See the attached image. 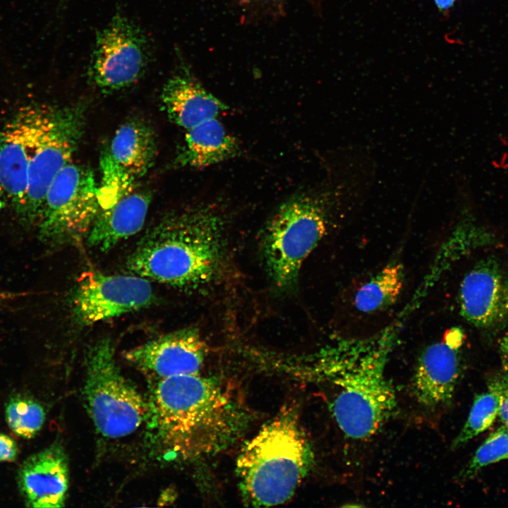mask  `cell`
<instances>
[{
  "label": "cell",
  "instance_id": "1",
  "mask_svg": "<svg viewBox=\"0 0 508 508\" xmlns=\"http://www.w3.org/2000/svg\"><path fill=\"white\" fill-rule=\"evenodd\" d=\"M398 327L394 323L370 338L340 339L311 356L313 373L337 389L330 409L347 437H373L397 411L396 393L386 368Z\"/></svg>",
  "mask_w": 508,
  "mask_h": 508
},
{
  "label": "cell",
  "instance_id": "2",
  "mask_svg": "<svg viewBox=\"0 0 508 508\" xmlns=\"http://www.w3.org/2000/svg\"><path fill=\"white\" fill-rule=\"evenodd\" d=\"M224 219L210 204L170 212L151 227L127 260L136 275L183 290L214 282L224 265Z\"/></svg>",
  "mask_w": 508,
  "mask_h": 508
},
{
  "label": "cell",
  "instance_id": "3",
  "mask_svg": "<svg viewBox=\"0 0 508 508\" xmlns=\"http://www.w3.org/2000/svg\"><path fill=\"white\" fill-rule=\"evenodd\" d=\"M152 428L181 457L218 452L238 435L243 413L218 382L197 375L158 380L149 401Z\"/></svg>",
  "mask_w": 508,
  "mask_h": 508
},
{
  "label": "cell",
  "instance_id": "4",
  "mask_svg": "<svg viewBox=\"0 0 508 508\" xmlns=\"http://www.w3.org/2000/svg\"><path fill=\"white\" fill-rule=\"evenodd\" d=\"M314 454L294 407H286L242 448L236 473L248 505L272 507L289 500L310 470Z\"/></svg>",
  "mask_w": 508,
  "mask_h": 508
},
{
  "label": "cell",
  "instance_id": "5",
  "mask_svg": "<svg viewBox=\"0 0 508 508\" xmlns=\"http://www.w3.org/2000/svg\"><path fill=\"white\" fill-rule=\"evenodd\" d=\"M328 196L301 193L284 202L266 228L264 255L274 285L281 291L297 282L304 260L325 236Z\"/></svg>",
  "mask_w": 508,
  "mask_h": 508
},
{
  "label": "cell",
  "instance_id": "6",
  "mask_svg": "<svg viewBox=\"0 0 508 508\" xmlns=\"http://www.w3.org/2000/svg\"><path fill=\"white\" fill-rule=\"evenodd\" d=\"M85 363L84 398L97 431L108 438L133 433L149 418V402L120 371L112 341L91 344Z\"/></svg>",
  "mask_w": 508,
  "mask_h": 508
},
{
  "label": "cell",
  "instance_id": "7",
  "mask_svg": "<svg viewBox=\"0 0 508 508\" xmlns=\"http://www.w3.org/2000/svg\"><path fill=\"white\" fill-rule=\"evenodd\" d=\"M85 126L84 107L45 106L32 150L25 203L20 219L37 225L47 191L59 172L71 162Z\"/></svg>",
  "mask_w": 508,
  "mask_h": 508
},
{
  "label": "cell",
  "instance_id": "8",
  "mask_svg": "<svg viewBox=\"0 0 508 508\" xmlns=\"http://www.w3.org/2000/svg\"><path fill=\"white\" fill-rule=\"evenodd\" d=\"M99 207V187L93 172L70 162L47 191L37 224L41 240L57 246L87 238Z\"/></svg>",
  "mask_w": 508,
  "mask_h": 508
},
{
  "label": "cell",
  "instance_id": "9",
  "mask_svg": "<svg viewBox=\"0 0 508 508\" xmlns=\"http://www.w3.org/2000/svg\"><path fill=\"white\" fill-rule=\"evenodd\" d=\"M150 60L147 37L118 11L97 33L87 66L88 79L103 92L121 90L140 79Z\"/></svg>",
  "mask_w": 508,
  "mask_h": 508
},
{
  "label": "cell",
  "instance_id": "10",
  "mask_svg": "<svg viewBox=\"0 0 508 508\" xmlns=\"http://www.w3.org/2000/svg\"><path fill=\"white\" fill-rule=\"evenodd\" d=\"M155 299L145 277L87 272L77 282L71 303L77 322L91 325L146 308Z\"/></svg>",
  "mask_w": 508,
  "mask_h": 508
},
{
  "label": "cell",
  "instance_id": "11",
  "mask_svg": "<svg viewBox=\"0 0 508 508\" xmlns=\"http://www.w3.org/2000/svg\"><path fill=\"white\" fill-rule=\"evenodd\" d=\"M45 105L21 108L0 131V184L20 218L25 203L30 161Z\"/></svg>",
  "mask_w": 508,
  "mask_h": 508
},
{
  "label": "cell",
  "instance_id": "12",
  "mask_svg": "<svg viewBox=\"0 0 508 508\" xmlns=\"http://www.w3.org/2000/svg\"><path fill=\"white\" fill-rule=\"evenodd\" d=\"M461 317L471 325L492 329L508 325V272L491 258L464 276L459 291Z\"/></svg>",
  "mask_w": 508,
  "mask_h": 508
},
{
  "label": "cell",
  "instance_id": "13",
  "mask_svg": "<svg viewBox=\"0 0 508 508\" xmlns=\"http://www.w3.org/2000/svg\"><path fill=\"white\" fill-rule=\"evenodd\" d=\"M206 356V344L192 327L168 333L124 354L140 371L158 380L198 374Z\"/></svg>",
  "mask_w": 508,
  "mask_h": 508
},
{
  "label": "cell",
  "instance_id": "14",
  "mask_svg": "<svg viewBox=\"0 0 508 508\" xmlns=\"http://www.w3.org/2000/svg\"><path fill=\"white\" fill-rule=\"evenodd\" d=\"M463 332L450 329L441 341L428 346L418 358L413 378L418 402L435 408L449 401L459 374V350Z\"/></svg>",
  "mask_w": 508,
  "mask_h": 508
},
{
  "label": "cell",
  "instance_id": "15",
  "mask_svg": "<svg viewBox=\"0 0 508 508\" xmlns=\"http://www.w3.org/2000/svg\"><path fill=\"white\" fill-rule=\"evenodd\" d=\"M17 481L26 506L63 507L68 488V468L62 448L52 445L30 456L19 468Z\"/></svg>",
  "mask_w": 508,
  "mask_h": 508
},
{
  "label": "cell",
  "instance_id": "16",
  "mask_svg": "<svg viewBox=\"0 0 508 508\" xmlns=\"http://www.w3.org/2000/svg\"><path fill=\"white\" fill-rule=\"evenodd\" d=\"M161 102L168 118L186 131L217 118L229 109L208 92L183 64L164 83Z\"/></svg>",
  "mask_w": 508,
  "mask_h": 508
},
{
  "label": "cell",
  "instance_id": "17",
  "mask_svg": "<svg viewBox=\"0 0 508 508\" xmlns=\"http://www.w3.org/2000/svg\"><path fill=\"white\" fill-rule=\"evenodd\" d=\"M151 202L145 191H131L111 206L99 209L87 236L89 246L108 251L144 225Z\"/></svg>",
  "mask_w": 508,
  "mask_h": 508
},
{
  "label": "cell",
  "instance_id": "18",
  "mask_svg": "<svg viewBox=\"0 0 508 508\" xmlns=\"http://www.w3.org/2000/svg\"><path fill=\"white\" fill-rule=\"evenodd\" d=\"M240 152L236 138L214 118L186 131L177 162L183 167L203 169L236 157Z\"/></svg>",
  "mask_w": 508,
  "mask_h": 508
},
{
  "label": "cell",
  "instance_id": "19",
  "mask_svg": "<svg viewBox=\"0 0 508 508\" xmlns=\"http://www.w3.org/2000/svg\"><path fill=\"white\" fill-rule=\"evenodd\" d=\"M108 152L116 164L136 180L154 164L157 154L155 133L145 122L129 121L116 131Z\"/></svg>",
  "mask_w": 508,
  "mask_h": 508
},
{
  "label": "cell",
  "instance_id": "20",
  "mask_svg": "<svg viewBox=\"0 0 508 508\" xmlns=\"http://www.w3.org/2000/svg\"><path fill=\"white\" fill-rule=\"evenodd\" d=\"M404 283L402 265L390 263L359 288L354 297L355 307L365 313L385 310L397 302Z\"/></svg>",
  "mask_w": 508,
  "mask_h": 508
},
{
  "label": "cell",
  "instance_id": "21",
  "mask_svg": "<svg viewBox=\"0 0 508 508\" xmlns=\"http://www.w3.org/2000/svg\"><path fill=\"white\" fill-rule=\"evenodd\" d=\"M5 417L8 427L16 435L25 439H31L42 428L45 411L34 399L18 396L11 398L6 403Z\"/></svg>",
  "mask_w": 508,
  "mask_h": 508
},
{
  "label": "cell",
  "instance_id": "22",
  "mask_svg": "<svg viewBox=\"0 0 508 508\" xmlns=\"http://www.w3.org/2000/svg\"><path fill=\"white\" fill-rule=\"evenodd\" d=\"M499 413L497 396L488 390L476 396L468 418L454 438L452 448L456 449L469 440L488 429Z\"/></svg>",
  "mask_w": 508,
  "mask_h": 508
},
{
  "label": "cell",
  "instance_id": "23",
  "mask_svg": "<svg viewBox=\"0 0 508 508\" xmlns=\"http://www.w3.org/2000/svg\"><path fill=\"white\" fill-rule=\"evenodd\" d=\"M507 459L508 429L502 425L492 432L477 449L473 457L459 473V478H471L483 468Z\"/></svg>",
  "mask_w": 508,
  "mask_h": 508
},
{
  "label": "cell",
  "instance_id": "24",
  "mask_svg": "<svg viewBox=\"0 0 508 508\" xmlns=\"http://www.w3.org/2000/svg\"><path fill=\"white\" fill-rule=\"evenodd\" d=\"M488 390L498 397L499 413L501 421L508 429V375L495 374L488 380Z\"/></svg>",
  "mask_w": 508,
  "mask_h": 508
},
{
  "label": "cell",
  "instance_id": "25",
  "mask_svg": "<svg viewBox=\"0 0 508 508\" xmlns=\"http://www.w3.org/2000/svg\"><path fill=\"white\" fill-rule=\"evenodd\" d=\"M18 454L16 442L9 435L0 433V462L13 461Z\"/></svg>",
  "mask_w": 508,
  "mask_h": 508
},
{
  "label": "cell",
  "instance_id": "26",
  "mask_svg": "<svg viewBox=\"0 0 508 508\" xmlns=\"http://www.w3.org/2000/svg\"><path fill=\"white\" fill-rule=\"evenodd\" d=\"M499 352L503 368L508 370V334L502 339L499 346Z\"/></svg>",
  "mask_w": 508,
  "mask_h": 508
},
{
  "label": "cell",
  "instance_id": "27",
  "mask_svg": "<svg viewBox=\"0 0 508 508\" xmlns=\"http://www.w3.org/2000/svg\"><path fill=\"white\" fill-rule=\"evenodd\" d=\"M18 294L0 290V303L18 296Z\"/></svg>",
  "mask_w": 508,
  "mask_h": 508
},
{
  "label": "cell",
  "instance_id": "28",
  "mask_svg": "<svg viewBox=\"0 0 508 508\" xmlns=\"http://www.w3.org/2000/svg\"><path fill=\"white\" fill-rule=\"evenodd\" d=\"M454 1L455 0H435V2L441 9H447L454 4Z\"/></svg>",
  "mask_w": 508,
  "mask_h": 508
},
{
  "label": "cell",
  "instance_id": "29",
  "mask_svg": "<svg viewBox=\"0 0 508 508\" xmlns=\"http://www.w3.org/2000/svg\"><path fill=\"white\" fill-rule=\"evenodd\" d=\"M6 198H6V193L4 192V190L3 189L2 186L0 184V212L5 207Z\"/></svg>",
  "mask_w": 508,
  "mask_h": 508
},
{
  "label": "cell",
  "instance_id": "30",
  "mask_svg": "<svg viewBox=\"0 0 508 508\" xmlns=\"http://www.w3.org/2000/svg\"><path fill=\"white\" fill-rule=\"evenodd\" d=\"M61 1H64L65 0H61Z\"/></svg>",
  "mask_w": 508,
  "mask_h": 508
}]
</instances>
